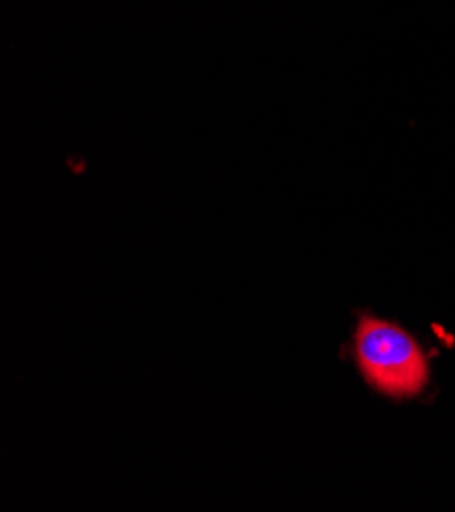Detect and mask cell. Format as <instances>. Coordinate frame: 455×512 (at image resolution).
Returning a JSON list of instances; mask_svg holds the SVG:
<instances>
[{
    "mask_svg": "<svg viewBox=\"0 0 455 512\" xmlns=\"http://www.w3.org/2000/svg\"><path fill=\"white\" fill-rule=\"evenodd\" d=\"M353 355L364 380L388 398L419 396L431 378L417 339L394 323L364 315L353 335Z\"/></svg>",
    "mask_w": 455,
    "mask_h": 512,
    "instance_id": "6da1fadb",
    "label": "cell"
}]
</instances>
